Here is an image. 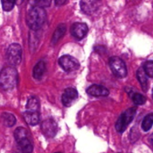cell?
Instances as JSON below:
<instances>
[{"instance_id":"6da1fadb","label":"cell","mask_w":153,"mask_h":153,"mask_svg":"<svg viewBox=\"0 0 153 153\" xmlns=\"http://www.w3.org/2000/svg\"><path fill=\"white\" fill-rule=\"evenodd\" d=\"M46 13L44 8L34 6L28 10L26 16V22L31 29L38 30L41 28L46 21Z\"/></svg>"},{"instance_id":"7a4b0ae2","label":"cell","mask_w":153,"mask_h":153,"mask_svg":"<svg viewBox=\"0 0 153 153\" xmlns=\"http://www.w3.org/2000/svg\"><path fill=\"white\" fill-rule=\"evenodd\" d=\"M17 71L13 67H4L0 72V88L4 91L11 90L17 83Z\"/></svg>"},{"instance_id":"3957f363","label":"cell","mask_w":153,"mask_h":153,"mask_svg":"<svg viewBox=\"0 0 153 153\" xmlns=\"http://www.w3.org/2000/svg\"><path fill=\"white\" fill-rule=\"evenodd\" d=\"M136 111H137V108L133 107L128 108L120 116L116 123V126H115L118 132L123 133L125 131L128 124L131 123V121L134 119L136 114Z\"/></svg>"},{"instance_id":"277c9868","label":"cell","mask_w":153,"mask_h":153,"mask_svg":"<svg viewBox=\"0 0 153 153\" xmlns=\"http://www.w3.org/2000/svg\"><path fill=\"white\" fill-rule=\"evenodd\" d=\"M109 65L114 75L117 78H125L127 76V68L125 63L119 57H111L109 60Z\"/></svg>"},{"instance_id":"5b68a950","label":"cell","mask_w":153,"mask_h":153,"mask_svg":"<svg viewBox=\"0 0 153 153\" xmlns=\"http://www.w3.org/2000/svg\"><path fill=\"white\" fill-rule=\"evenodd\" d=\"M7 59L11 66H17L22 59V48L18 43H12L7 51Z\"/></svg>"},{"instance_id":"8992f818","label":"cell","mask_w":153,"mask_h":153,"mask_svg":"<svg viewBox=\"0 0 153 153\" xmlns=\"http://www.w3.org/2000/svg\"><path fill=\"white\" fill-rule=\"evenodd\" d=\"M60 66L63 70L67 72H73L78 70L80 67L79 61L74 57L69 55H65L61 56L58 60Z\"/></svg>"},{"instance_id":"52a82bcc","label":"cell","mask_w":153,"mask_h":153,"mask_svg":"<svg viewBox=\"0 0 153 153\" xmlns=\"http://www.w3.org/2000/svg\"><path fill=\"white\" fill-rule=\"evenodd\" d=\"M41 130L48 137H53L58 132V125L53 119H46L41 123Z\"/></svg>"},{"instance_id":"ba28073f","label":"cell","mask_w":153,"mask_h":153,"mask_svg":"<svg viewBox=\"0 0 153 153\" xmlns=\"http://www.w3.org/2000/svg\"><path fill=\"white\" fill-rule=\"evenodd\" d=\"M88 32V25L83 22H76L71 27V34L78 40H82Z\"/></svg>"},{"instance_id":"9c48e42d","label":"cell","mask_w":153,"mask_h":153,"mask_svg":"<svg viewBox=\"0 0 153 153\" xmlns=\"http://www.w3.org/2000/svg\"><path fill=\"white\" fill-rule=\"evenodd\" d=\"M78 97V91L75 88H69L65 90L62 95V102L66 107H70Z\"/></svg>"},{"instance_id":"30bf717a","label":"cell","mask_w":153,"mask_h":153,"mask_svg":"<svg viewBox=\"0 0 153 153\" xmlns=\"http://www.w3.org/2000/svg\"><path fill=\"white\" fill-rule=\"evenodd\" d=\"M80 7L85 13L92 14L98 9V0H81Z\"/></svg>"},{"instance_id":"8fae6325","label":"cell","mask_w":153,"mask_h":153,"mask_svg":"<svg viewBox=\"0 0 153 153\" xmlns=\"http://www.w3.org/2000/svg\"><path fill=\"white\" fill-rule=\"evenodd\" d=\"M87 93L93 97H107L109 94V91L102 85H93L87 89Z\"/></svg>"},{"instance_id":"7c38bea8","label":"cell","mask_w":153,"mask_h":153,"mask_svg":"<svg viewBox=\"0 0 153 153\" xmlns=\"http://www.w3.org/2000/svg\"><path fill=\"white\" fill-rule=\"evenodd\" d=\"M33 151V146L28 138L16 143L14 153H31Z\"/></svg>"},{"instance_id":"4fadbf2b","label":"cell","mask_w":153,"mask_h":153,"mask_svg":"<svg viewBox=\"0 0 153 153\" xmlns=\"http://www.w3.org/2000/svg\"><path fill=\"white\" fill-rule=\"evenodd\" d=\"M22 116L25 122L31 126H36L40 122V114L38 111H27L23 114Z\"/></svg>"},{"instance_id":"5bb4252c","label":"cell","mask_w":153,"mask_h":153,"mask_svg":"<svg viewBox=\"0 0 153 153\" xmlns=\"http://www.w3.org/2000/svg\"><path fill=\"white\" fill-rule=\"evenodd\" d=\"M137 77L140 83L142 88L144 91H147L148 88V76L145 73L143 67H140L137 72Z\"/></svg>"},{"instance_id":"9a60e30c","label":"cell","mask_w":153,"mask_h":153,"mask_svg":"<svg viewBox=\"0 0 153 153\" xmlns=\"http://www.w3.org/2000/svg\"><path fill=\"white\" fill-rule=\"evenodd\" d=\"M46 71V64L44 61H39L33 69V76L35 79H40Z\"/></svg>"},{"instance_id":"2e32d148","label":"cell","mask_w":153,"mask_h":153,"mask_svg":"<svg viewBox=\"0 0 153 153\" xmlns=\"http://www.w3.org/2000/svg\"><path fill=\"white\" fill-rule=\"evenodd\" d=\"M66 32V25L64 24H60L58 27H57L56 30L54 32L53 36L52 38V43L53 44H55L58 40L61 38H62L63 36L64 35Z\"/></svg>"},{"instance_id":"e0dca14e","label":"cell","mask_w":153,"mask_h":153,"mask_svg":"<svg viewBox=\"0 0 153 153\" xmlns=\"http://www.w3.org/2000/svg\"><path fill=\"white\" fill-rule=\"evenodd\" d=\"M1 120L3 125L7 127H12L16 121L15 117L10 113H3L1 116Z\"/></svg>"},{"instance_id":"ac0fdd59","label":"cell","mask_w":153,"mask_h":153,"mask_svg":"<svg viewBox=\"0 0 153 153\" xmlns=\"http://www.w3.org/2000/svg\"><path fill=\"white\" fill-rule=\"evenodd\" d=\"M26 108L29 111H38L40 108V103L38 100L34 97H30L27 102Z\"/></svg>"},{"instance_id":"d6986e66","label":"cell","mask_w":153,"mask_h":153,"mask_svg":"<svg viewBox=\"0 0 153 153\" xmlns=\"http://www.w3.org/2000/svg\"><path fill=\"white\" fill-rule=\"evenodd\" d=\"M153 125V114L150 113L146 115L142 122V129L144 131H148L151 129Z\"/></svg>"},{"instance_id":"ffe728a7","label":"cell","mask_w":153,"mask_h":153,"mask_svg":"<svg viewBox=\"0 0 153 153\" xmlns=\"http://www.w3.org/2000/svg\"><path fill=\"white\" fill-rule=\"evenodd\" d=\"M28 133H27L26 129L22 127H18L14 131V138L16 140V143L22 140L27 139Z\"/></svg>"},{"instance_id":"44dd1931","label":"cell","mask_w":153,"mask_h":153,"mask_svg":"<svg viewBox=\"0 0 153 153\" xmlns=\"http://www.w3.org/2000/svg\"><path fill=\"white\" fill-rule=\"evenodd\" d=\"M131 99H132L133 102L137 105H141L146 103V98L142 94H138V93H135L131 95Z\"/></svg>"},{"instance_id":"7402d4cb","label":"cell","mask_w":153,"mask_h":153,"mask_svg":"<svg viewBox=\"0 0 153 153\" xmlns=\"http://www.w3.org/2000/svg\"><path fill=\"white\" fill-rule=\"evenodd\" d=\"M2 8L4 11H10L13 8L16 0H1Z\"/></svg>"},{"instance_id":"603a6c76","label":"cell","mask_w":153,"mask_h":153,"mask_svg":"<svg viewBox=\"0 0 153 153\" xmlns=\"http://www.w3.org/2000/svg\"><path fill=\"white\" fill-rule=\"evenodd\" d=\"M143 68L148 77L153 78V61H146Z\"/></svg>"},{"instance_id":"cb8c5ba5","label":"cell","mask_w":153,"mask_h":153,"mask_svg":"<svg viewBox=\"0 0 153 153\" xmlns=\"http://www.w3.org/2000/svg\"><path fill=\"white\" fill-rule=\"evenodd\" d=\"M52 0H31V4L34 6L40 7H48L50 5Z\"/></svg>"},{"instance_id":"d4e9b609","label":"cell","mask_w":153,"mask_h":153,"mask_svg":"<svg viewBox=\"0 0 153 153\" xmlns=\"http://www.w3.org/2000/svg\"><path fill=\"white\" fill-rule=\"evenodd\" d=\"M66 1H67V0H55V2L56 5L61 6L62 5V4H64V3L66 2Z\"/></svg>"},{"instance_id":"484cf974","label":"cell","mask_w":153,"mask_h":153,"mask_svg":"<svg viewBox=\"0 0 153 153\" xmlns=\"http://www.w3.org/2000/svg\"><path fill=\"white\" fill-rule=\"evenodd\" d=\"M152 97H153V90H152Z\"/></svg>"},{"instance_id":"4316f807","label":"cell","mask_w":153,"mask_h":153,"mask_svg":"<svg viewBox=\"0 0 153 153\" xmlns=\"http://www.w3.org/2000/svg\"><path fill=\"white\" fill-rule=\"evenodd\" d=\"M56 153H60V152H56Z\"/></svg>"}]
</instances>
